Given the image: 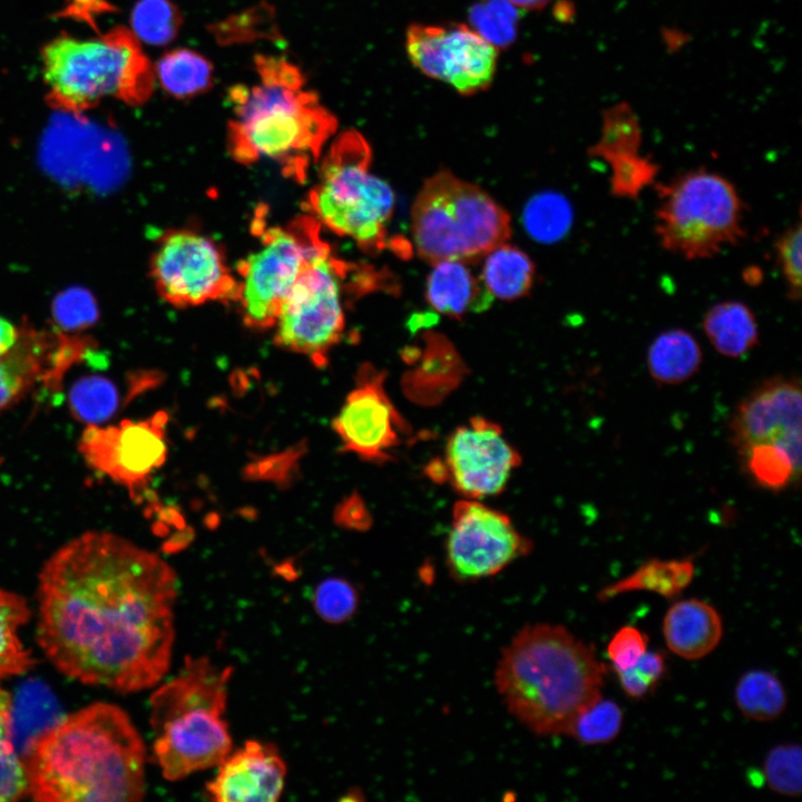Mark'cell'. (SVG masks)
Segmentation results:
<instances>
[{"instance_id":"28","label":"cell","mask_w":802,"mask_h":802,"mask_svg":"<svg viewBox=\"0 0 802 802\" xmlns=\"http://www.w3.org/2000/svg\"><path fill=\"white\" fill-rule=\"evenodd\" d=\"M31 617L30 607L21 595L0 588V684L28 672L33 665L30 652L19 630Z\"/></svg>"},{"instance_id":"16","label":"cell","mask_w":802,"mask_h":802,"mask_svg":"<svg viewBox=\"0 0 802 802\" xmlns=\"http://www.w3.org/2000/svg\"><path fill=\"white\" fill-rule=\"evenodd\" d=\"M520 463L502 428L483 417H472L451 432L442 461L444 480L463 498L477 500L501 493Z\"/></svg>"},{"instance_id":"31","label":"cell","mask_w":802,"mask_h":802,"mask_svg":"<svg viewBox=\"0 0 802 802\" xmlns=\"http://www.w3.org/2000/svg\"><path fill=\"white\" fill-rule=\"evenodd\" d=\"M27 796V766L13 742V700L0 684V802L19 801Z\"/></svg>"},{"instance_id":"9","label":"cell","mask_w":802,"mask_h":802,"mask_svg":"<svg viewBox=\"0 0 802 802\" xmlns=\"http://www.w3.org/2000/svg\"><path fill=\"white\" fill-rule=\"evenodd\" d=\"M371 148L356 130L343 131L324 156L307 198L312 217L365 251L383 247L392 216L391 187L370 170Z\"/></svg>"},{"instance_id":"5","label":"cell","mask_w":802,"mask_h":802,"mask_svg":"<svg viewBox=\"0 0 802 802\" xmlns=\"http://www.w3.org/2000/svg\"><path fill=\"white\" fill-rule=\"evenodd\" d=\"M233 668L187 656L150 697L153 759L168 781L217 766L232 751L224 718Z\"/></svg>"},{"instance_id":"24","label":"cell","mask_w":802,"mask_h":802,"mask_svg":"<svg viewBox=\"0 0 802 802\" xmlns=\"http://www.w3.org/2000/svg\"><path fill=\"white\" fill-rule=\"evenodd\" d=\"M702 325L712 346L723 356H744L759 344L755 314L741 301L728 300L712 305Z\"/></svg>"},{"instance_id":"43","label":"cell","mask_w":802,"mask_h":802,"mask_svg":"<svg viewBox=\"0 0 802 802\" xmlns=\"http://www.w3.org/2000/svg\"><path fill=\"white\" fill-rule=\"evenodd\" d=\"M666 658L663 653L646 651L637 663L616 672L625 694L634 700L648 696L666 674Z\"/></svg>"},{"instance_id":"1","label":"cell","mask_w":802,"mask_h":802,"mask_svg":"<svg viewBox=\"0 0 802 802\" xmlns=\"http://www.w3.org/2000/svg\"><path fill=\"white\" fill-rule=\"evenodd\" d=\"M177 577L158 555L91 530L58 548L38 575V645L63 675L123 693L169 668Z\"/></svg>"},{"instance_id":"29","label":"cell","mask_w":802,"mask_h":802,"mask_svg":"<svg viewBox=\"0 0 802 802\" xmlns=\"http://www.w3.org/2000/svg\"><path fill=\"white\" fill-rule=\"evenodd\" d=\"M734 701L745 717L756 722H771L783 714L788 697L775 674L755 668L745 672L736 682Z\"/></svg>"},{"instance_id":"45","label":"cell","mask_w":802,"mask_h":802,"mask_svg":"<svg viewBox=\"0 0 802 802\" xmlns=\"http://www.w3.org/2000/svg\"><path fill=\"white\" fill-rule=\"evenodd\" d=\"M334 521L340 527L364 531L371 527L372 518L364 500L353 492L336 506Z\"/></svg>"},{"instance_id":"38","label":"cell","mask_w":802,"mask_h":802,"mask_svg":"<svg viewBox=\"0 0 802 802\" xmlns=\"http://www.w3.org/2000/svg\"><path fill=\"white\" fill-rule=\"evenodd\" d=\"M607 164L610 168V193L625 199H636L646 187L654 184L659 172L657 163L639 153L614 157Z\"/></svg>"},{"instance_id":"27","label":"cell","mask_w":802,"mask_h":802,"mask_svg":"<svg viewBox=\"0 0 802 802\" xmlns=\"http://www.w3.org/2000/svg\"><path fill=\"white\" fill-rule=\"evenodd\" d=\"M155 77L162 88L178 99L193 98L211 89L213 65L203 55L186 48L170 50L157 61Z\"/></svg>"},{"instance_id":"15","label":"cell","mask_w":802,"mask_h":802,"mask_svg":"<svg viewBox=\"0 0 802 802\" xmlns=\"http://www.w3.org/2000/svg\"><path fill=\"white\" fill-rule=\"evenodd\" d=\"M167 420V414L159 411L140 421L87 426L78 443L79 452L92 469L125 486L137 499L147 492L151 473L166 460Z\"/></svg>"},{"instance_id":"4","label":"cell","mask_w":802,"mask_h":802,"mask_svg":"<svg viewBox=\"0 0 802 802\" xmlns=\"http://www.w3.org/2000/svg\"><path fill=\"white\" fill-rule=\"evenodd\" d=\"M605 666L561 625L524 626L501 652L495 685L508 712L539 736L565 735L576 714L602 695Z\"/></svg>"},{"instance_id":"23","label":"cell","mask_w":802,"mask_h":802,"mask_svg":"<svg viewBox=\"0 0 802 802\" xmlns=\"http://www.w3.org/2000/svg\"><path fill=\"white\" fill-rule=\"evenodd\" d=\"M695 574L694 559L649 558L624 578L603 587L597 599L608 602L619 595L649 591L664 598L679 596L692 583Z\"/></svg>"},{"instance_id":"7","label":"cell","mask_w":802,"mask_h":802,"mask_svg":"<svg viewBox=\"0 0 802 802\" xmlns=\"http://www.w3.org/2000/svg\"><path fill=\"white\" fill-rule=\"evenodd\" d=\"M415 250L430 264L471 263L510 237L508 213L482 188L442 170L428 178L411 208Z\"/></svg>"},{"instance_id":"18","label":"cell","mask_w":802,"mask_h":802,"mask_svg":"<svg viewBox=\"0 0 802 802\" xmlns=\"http://www.w3.org/2000/svg\"><path fill=\"white\" fill-rule=\"evenodd\" d=\"M384 376L374 366L362 365L354 388L332 421L342 451L375 463L392 460L391 454L400 446L402 434L410 433L407 421L385 391Z\"/></svg>"},{"instance_id":"8","label":"cell","mask_w":802,"mask_h":802,"mask_svg":"<svg viewBox=\"0 0 802 802\" xmlns=\"http://www.w3.org/2000/svg\"><path fill=\"white\" fill-rule=\"evenodd\" d=\"M659 245L688 261L712 258L744 239V203L725 176L695 168L655 185Z\"/></svg>"},{"instance_id":"40","label":"cell","mask_w":802,"mask_h":802,"mask_svg":"<svg viewBox=\"0 0 802 802\" xmlns=\"http://www.w3.org/2000/svg\"><path fill=\"white\" fill-rule=\"evenodd\" d=\"M98 315L97 302L85 287H68L53 299L52 317L63 332L86 330L97 322Z\"/></svg>"},{"instance_id":"17","label":"cell","mask_w":802,"mask_h":802,"mask_svg":"<svg viewBox=\"0 0 802 802\" xmlns=\"http://www.w3.org/2000/svg\"><path fill=\"white\" fill-rule=\"evenodd\" d=\"M802 390L799 378L774 375L754 387L728 423L735 453L750 448L781 449L801 459Z\"/></svg>"},{"instance_id":"6","label":"cell","mask_w":802,"mask_h":802,"mask_svg":"<svg viewBox=\"0 0 802 802\" xmlns=\"http://www.w3.org/2000/svg\"><path fill=\"white\" fill-rule=\"evenodd\" d=\"M41 57L47 99L62 113L81 115L105 97L137 107L154 91V68L124 27L90 39L61 35L43 47Z\"/></svg>"},{"instance_id":"47","label":"cell","mask_w":802,"mask_h":802,"mask_svg":"<svg viewBox=\"0 0 802 802\" xmlns=\"http://www.w3.org/2000/svg\"><path fill=\"white\" fill-rule=\"evenodd\" d=\"M19 329L10 321L0 316V354L6 353L17 341Z\"/></svg>"},{"instance_id":"49","label":"cell","mask_w":802,"mask_h":802,"mask_svg":"<svg viewBox=\"0 0 802 802\" xmlns=\"http://www.w3.org/2000/svg\"><path fill=\"white\" fill-rule=\"evenodd\" d=\"M520 10L536 11L545 8L551 0H508Z\"/></svg>"},{"instance_id":"33","label":"cell","mask_w":802,"mask_h":802,"mask_svg":"<svg viewBox=\"0 0 802 802\" xmlns=\"http://www.w3.org/2000/svg\"><path fill=\"white\" fill-rule=\"evenodd\" d=\"M623 722L620 706L599 695L576 714L565 735L584 745L606 744L618 736Z\"/></svg>"},{"instance_id":"41","label":"cell","mask_w":802,"mask_h":802,"mask_svg":"<svg viewBox=\"0 0 802 802\" xmlns=\"http://www.w3.org/2000/svg\"><path fill=\"white\" fill-rule=\"evenodd\" d=\"M306 449V441L301 440L281 452L256 457L244 467L243 477L250 481L286 487L299 473V464Z\"/></svg>"},{"instance_id":"14","label":"cell","mask_w":802,"mask_h":802,"mask_svg":"<svg viewBox=\"0 0 802 802\" xmlns=\"http://www.w3.org/2000/svg\"><path fill=\"white\" fill-rule=\"evenodd\" d=\"M405 49L422 74L463 96L488 89L497 70V48L462 23L411 25Z\"/></svg>"},{"instance_id":"25","label":"cell","mask_w":802,"mask_h":802,"mask_svg":"<svg viewBox=\"0 0 802 802\" xmlns=\"http://www.w3.org/2000/svg\"><path fill=\"white\" fill-rule=\"evenodd\" d=\"M702 362L698 341L691 332L678 327L661 332L646 353L649 375L664 385L686 382L698 372Z\"/></svg>"},{"instance_id":"19","label":"cell","mask_w":802,"mask_h":802,"mask_svg":"<svg viewBox=\"0 0 802 802\" xmlns=\"http://www.w3.org/2000/svg\"><path fill=\"white\" fill-rule=\"evenodd\" d=\"M76 356V348L60 336L19 330L16 343L0 354V412L21 401L38 383L56 387Z\"/></svg>"},{"instance_id":"11","label":"cell","mask_w":802,"mask_h":802,"mask_svg":"<svg viewBox=\"0 0 802 802\" xmlns=\"http://www.w3.org/2000/svg\"><path fill=\"white\" fill-rule=\"evenodd\" d=\"M319 226L312 216H304L286 228L257 224L258 248L238 263L235 275V303L248 327L273 329L284 299L303 270Z\"/></svg>"},{"instance_id":"2","label":"cell","mask_w":802,"mask_h":802,"mask_svg":"<svg viewBox=\"0 0 802 802\" xmlns=\"http://www.w3.org/2000/svg\"><path fill=\"white\" fill-rule=\"evenodd\" d=\"M23 760L36 801L137 802L145 794L144 741L114 704L62 717L30 741Z\"/></svg>"},{"instance_id":"21","label":"cell","mask_w":802,"mask_h":802,"mask_svg":"<svg viewBox=\"0 0 802 802\" xmlns=\"http://www.w3.org/2000/svg\"><path fill=\"white\" fill-rule=\"evenodd\" d=\"M663 636L675 655L688 661L701 659L720 644L723 622L711 604L697 598L682 599L667 609Z\"/></svg>"},{"instance_id":"34","label":"cell","mask_w":802,"mask_h":802,"mask_svg":"<svg viewBox=\"0 0 802 802\" xmlns=\"http://www.w3.org/2000/svg\"><path fill=\"white\" fill-rule=\"evenodd\" d=\"M524 222L536 241L552 243L563 238L573 223V209L560 194L545 192L532 197L526 206Z\"/></svg>"},{"instance_id":"20","label":"cell","mask_w":802,"mask_h":802,"mask_svg":"<svg viewBox=\"0 0 802 802\" xmlns=\"http://www.w3.org/2000/svg\"><path fill=\"white\" fill-rule=\"evenodd\" d=\"M206 793L216 802H274L283 793L286 764L268 743L247 741L217 765Z\"/></svg>"},{"instance_id":"42","label":"cell","mask_w":802,"mask_h":802,"mask_svg":"<svg viewBox=\"0 0 802 802\" xmlns=\"http://www.w3.org/2000/svg\"><path fill=\"white\" fill-rule=\"evenodd\" d=\"M776 264L786 285V296L799 302L802 285V229L801 222L796 221L782 232L775 239Z\"/></svg>"},{"instance_id":"3","label":"cell","mask_w":802,"mask_h":802,"mask_svg":"<svg viewBox=\"0 0 802 802\" xmlns=\"http://www.w3.org/2000/svg\"><path fill=\"white\" fill-rule=\"evenodd\" d=\"M254 65L260 82L237 85L228 92L234 114L228 124L229 153L243 165L273 160L285 176L302 182L335 133L338 119L316 92L305 88L294 63L257 55Z\"/></svg>"},{"instance_id":"44","label":"cell","mask_w":802,"mask_h":802,"mask_svg":"<svg viewBox=\"0 0 802 802\" xmlns=\"http://www.w3.org/2000/svg\"><path fill=\"white\" fill-rule=\"evenodd\" d=\"M648 638L637 627H620L607 645V656L615 672L634 666L647 651Z\"/></svg>"},{"instance_id":"32","label":"cell","mask_w":802,"mask_h":802,"mask_svg":"<svg viewBox=\"0 0 802 802\" xmlns=\"http://www.w3.org/2000/svg\"><path fill=\"white\" fill-rule=\"evenodd\" d=\"M119 401L115 383L101 375L78 379L68 393L72 417L87 426H98L110 419L118 410Z\"/></svg>"},{"instance_id":"26","label":"cell","mask_w":802,"mask_h":802,"mask_svg":"<svg viewBox=\"0 0 802 802\" xmlns=\"http://www.w3.org/2000/svg\"><path fill=\"white\" fill-rule=\"evenodd\" d=\"M483 257L479 277L493 299L511 301L530 291L535 280V264L520 248L502 243Z\"/></svg>"},{"instance_id":"48","label":"cell","mask_w":802,"mask_h":802,"mask_svg":"<svg viewBox=\"0 0 802 802\" xmlns=\"http://www.w3.org/2000/svg\"><path fill=\"white\" fill-rule=\"evenodd\" d=\"M193 537H194L193 529L185 526L184 528L178 529V531L170 537V539L166 544L167 549L168 550L182 549V548L186 547V545L188 542H190Z\"/></svg>"},{"instance_id":"46","label":"cell","mask_w":802,"mask_h":802,"mask_svg":"<svg viewBox=\"0 0 802 802\" xmlns=\"http://www.w3.org/2000/svg\"><path fill=\"white\" fill-rule=\"evenodd\" d=\"M113 10L114 7H111L106 0H67L62 14L85 21L92 27H96L95 19L100 14Z\"/></svg>"},{"instance_id":"30","label":"cell","mask_w":802,"mask_h":802,"mask_svg":"<svg viewBox=\"0 0 802 802\" xmlns=\"http://www.w3.org/2000/svg\"><path fill=\"white\" fill-rule=\"evenodd\" d=\"M642 137L637 115L630 105L622 101L603 111L600 136L588 148V155L607 163L620 155L639 153Z\"/></svg>"},{"instance_id":"39","label":"cell","mask_w":802,"mask_h":802,"mask_svg":"<svg viewBox=\"0 0 802 802\" xmlns=\"http://www.w3.org/2000/svg\"><path fill=\"white\" fill-rule=\"evenodd\" d=\"M359 606L355 586L344 578L332 577L322 580L313 594V607L326 623L339 625L348 622Z\"/></svg>"},{"instance_id":"35","label":"cell","mask_w":802,"mask_h":802,"mask_svg":"<svg viewBox=\"0 0 802 802\" xmlns=\"http://www.w3.org/2000/svg\"><path fill=\"white\" fill-rule=\"evenodd\" d=\"M520 17V9L508 0H479L469 10L471 29L496 48L516 41Z\"/></svg>"},{"instance_id":"50","label":"cell","mask_w":802,"mask_h":802,"mask_svg":"<svg viewBox=\"0 0 802 802\" xmlns=\"http://www.w3.org/2000/svg\"><path fill=\"white\" fill-rule=\"evenodd\" d=\"M743 277L747 284H759L762 278V274L759 268L749 267L743 274Z\"/></svg>"},{"instance_id":"13","label":"cell","mask_w":802,"mask_h":802,"mask_svg":"<svg viewBox=\"0 0 802 802\" xmlns=\"http://www.w3.org/2000/svg\"><path fill=\"white\" fill-rule=\"evenodd\" d=\"M532 548V541L502 511L477 499L454 503L446 541V565L454 581L468 584L492 577Z\"/></svg>"},{"instance_id":"10","label":"cell","mask_w":802,"mask_h":802,"mask_svg":"<svg viewBox=\"0 0 802 802\" xmlns=\"http://www.w3.org/2000/svg\"><path fill=\"white\" fill-rule=\"evenodd\" d=\"M313 233L307 258L284 299L273 329L278 348L304 355L316 366L329 362L340 342L345 317L342 301L346 267L319 233Z\"/></svg>"},{"instance_id":"12","label":"cell","mask_w":802,"mask_h":802,"mask_svg":"<svg viewBox=\"0 0 802 802\" xmlns=\"http://www.w3.org/2000/svg\"><path fill=\"white\" fill-rule=\"evenodd\" d=\"M150 267L158 294L177 307L236 301L235 274L216 243L199 233L167 232L158 242Z\"/></svg>"},{"instance_id":"36","label":"cell","mask_w":802,"mask_h":802,"mask_svg":"<svg viewBox=\"0 0 802 802\" xmlns=\"http://www.w3.org/2000/svg\"><path fill=\"white\" fill-rule=\"evenodd\" d=\"M183 23V17L170 0H139L131 12L133 33L153 46L172 42Z\"/></svg>"},{"instance_id":"22","label":"cell","mask_w":802,"mask_h":802,"mask_svg":"<svg viewBox=\"0 0 802 802\" xmlns=\"http://www.w3.org/2000/svg\"><path fill=\"white\" fill-rule=\"evenodd\" d=\"M432 265L427 282V300L437 312L461 316L487 310L493 301L466 262L441 261Z\"/></svg>"},{"instance_id":"37","label":"cell","mask_w":802,"mask_h":802,"mask_svg":"<svg viewBox=\"0 0 802 802\" xmlns=\"http://www.w3.org/2000/svg\"><path fill=\"white\" fill-rule=\"evenodd\" d=\"M766 785L773 792L796 798L802 791V750L799 744L786 743L772 747L762 764Z\"/></svg>"}]
</instances>
